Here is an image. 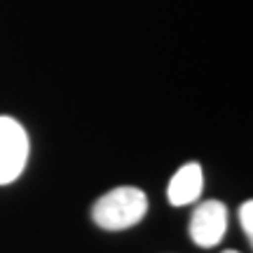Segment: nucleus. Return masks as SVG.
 Returning <instances> with one entry per match:
<instances>
[{
  "label": "nucleus",
  "mask_w": 253,
  "mask_h": 253,
  "mask_svg": "<svg viewBox=\"0 0 253 253\" xmlns=\"http://www.w3.org/2000/svg\"><path fill=\"white\" fill-rule=\"evenodd\" d=\"M145 211H148V197L143 190L131 188V185H120V188L106 192L94 204L91 218L103 230H126V227H134L136 223H141Z\"/></svg>",
  "instance_id": "obj_1"
},
{
  "label": "nucleus",
  "mask_w": 253,
  "mask_h": 253,
  "mask_svg": "<svg viewBox=\"0 0 253 253\" xmlns=\"http://www.w3.org/2000/svg\"><path fill=\"white\" fill-rule=\"evenodd\" d=\"M28 160L26 129L14 118H0V185L17 181Z\"/></svg>",
  "instance_id": "obj_2"
},
{
  "label": "nucleus",
  "mask_w": 253,
  "mask_h": 253,
  "mask_svg": "<svg viewBox=\"0 0 253 253\" xmlns=\"http://www.w3.org/2000/svg\"><path fill=\"white\" fill-rule=\"evenodd\" d=\"M227 232V209L223 202L218 199H209L202 202L190 220V237L192 242L202 249H211V246L220 244V239Z\"/></svg>",
  "instance_id": "obj_3"
},
{
  "label": "nucleus",
  "mask_w": 253,
  "mask_h": 253,
  "mask_svg": "<svg viewBox=\"0 0 253 253\" xmlns=\"http://www.w3.org/2000/svg\"><path fill=\"white\" fill-rule=\"evenodd\" d=\"M202 188H204L202 167L197 162H188L173 173L171 183L167 188V197L173 207H185V204H192L195 199H199Z\"/></svg>",
  "instance_id": "obj_4"
},
{
  "label": "nucleus",
  "mask_w": 253,
  "mask_h": 253,
  "mask_svg": "<svg viewBox=\"0 0 253 253\" xmlns=\"http://www.w3.org/2000/svg\"><path fill=\"white\" fill-rule=\"evenodd\" d=\"M239 223L244 227L246 237L251 239L253 237V202H244L242 209H239Z\"/></svg>",
  "instance_id": "obj_5"
},
{
  "label": "nucleus",
  "mask_w": 253,
  "mask_h": 253,
  "mask_svg": "<svg viewBox=\"0 0 253 253\" xmlns=\"http://www.w3.org/2000/svg\"><path fill=\"white\" fill-rule=\"evenodd\" d=\"M223 253H239V251H223Z\"/></svg>",
  "instance_id": "obj_6"
}]
</instances>
